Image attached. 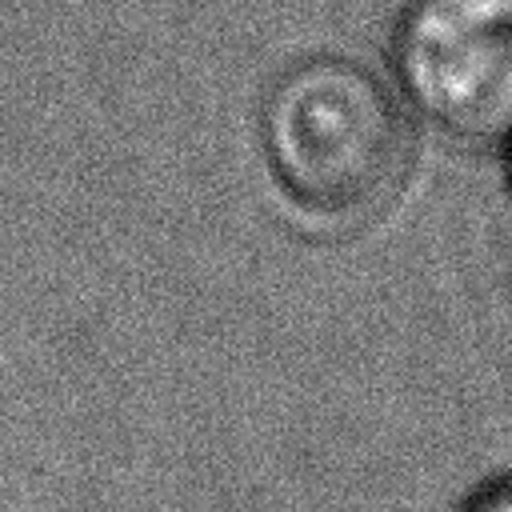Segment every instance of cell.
Wrapping results in <instances>:
<instances>
[{
    "label": "cell",
    "mask_w": 512,
    "mask_h": 512,
    "mask_svg": "<svg viewBox=\"0 0 512 512\" xmlns=\"http://www.w3.org/2000/svg\"><path fill=\"white\" fill-rule=\"evenodd\" d=\"M404 96L444 132L512 140V0H412L396 28Z\"/></svg>",
    "instance_id": "cell-2"
},
{
    "label": "cell",
    "mask_w": 512,
    "mask_h": 512,
    "mask_svg": "<svg viewBox=\"0 0 512 512\" xmlns=\"http://www.w3.org/2000/svg\"><path fill=\"white\" fill-rule=\"evenodd\" d=\"M464 512H512V476H500L492 484H484Z\"/></svg>",
    "instance_id": "cell-3"
},
{
    "label": "cell",
    "mask_w": 512,
    "mask_h": 512,
    "mask_svg": "<svg viewBox=\"0 0 512 512\" xmlns=\"http://www.w3.org/2000/svg\"><path fill=\"white\" fill-rule=\"evenodd\" d=\"M260 144L280 188L320 216H368L404 180L408 120L392 88L356 60L288 68L260 104Z\"/></svg>",
    "instance_id": "cell-1"
}]
</instances>
